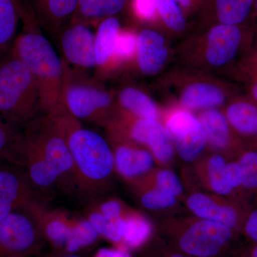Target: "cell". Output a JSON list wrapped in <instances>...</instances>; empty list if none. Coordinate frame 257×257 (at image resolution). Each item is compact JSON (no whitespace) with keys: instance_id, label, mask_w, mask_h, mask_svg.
Returning <instances> with one entry per match:
<instances>
[{"instance_id":"6da1fadb","label":"cell","mask_w":257,"mask_h":257,"mask_svg":"<svg viewBox=\"0 0 257 257\" xmlns=\"http://www.w3.org/2000/svg\"><path fill=\"white\" fill-rule=\"evenodd\" d=\"M20 167L36 189L50 190L63 184L73 190V161L63 134L50 115L37 116L24 127Z\"/></svg>"},{"instance_id":"7a4b0ae2","label":"cell","mask_w":257,"mask_h":257,"mask_svg":"<svg viewBox=\"0 0 257 257\" xmlns=\"http://www.w3.org/2000/svg\"><path fill=\"white\" fill-rule=\"evenodd\" d=\"M49 115L55 119L68 145L74 165L73 190L83 197H97L109 188L115 172L109 142L84 127L64 106Z\"/></svg>"},{"instance_id":"3957f363","label":"cell","mask_w":257,"mask_h":257,"mask_svg":"<svg viewBox=\"0 0 257 257\" xmlns=\"http://www.w3.org/2000/svg\"><path fill=\"white\" fill-rule=\"evenodd\" d=\"M23 31L15 39L10 50L20 59L36 79L42 110L45 114L57 112L62 101L63 61L44 36L31 5L23 6Z\"/></svg>"},{"instance_id":"277c9868","label":"cell","mask_w":257,"mask_h":257,"mask_svg":"<svg viewBox=\"0 0 257 257\" xmlns=\"http://www.w3.org/2000/svg\"><path fill=\"white\" fill-rule=\"evenodd\" d=\"M42 110L36 79L10 50L0 62V113L8 122L25 127Z\"/></svg>"},{"instance_id":"5b68a950","label":"cell","mask_w":257,"mask_h":257,"mask_svg":"<svg viewBox=\"0 0 257 257\" xmlns=\"http://www.w3.org/2000/svg\"><path fill=\"white\" fill-rule=\"evenodd\" d=\"M166 240L189 257H221L239 234L229 226L201 218L172 219L162 225Z\"/></svg>"},{"instance_id":"8992f818","label":"cell","mask_w":257,"mask_h":257,"mask_svg":"<svg viewBox=\"0 0 257 257\" xmlns=\"http://www.w3.org/2000/svg\"><path fill=\"white\" fill-rule=\"evenodd\" d=\"M63 61L62 101L69 114L79 121L106 126L114 111L109 92L94 79Z\"/></svg>"},{"instance_id":"52a82bcc","label":"cell","mask_w":257,"mask_h":257,"mask_svg":"<svg viewBox=\"0 0 257 257\" xmlns=\"http://www.w3.org/2000/svg\"><path fill=\"white\" fill-rule=\"evenodd\" d=\"M45 204L37 198L0 219V257L32 255L44 240L42 213Z\"/></svg>"},{"instance_id":"ba28073f","label":"cell","mask_w":257,"mask_h":257,"mask_svg":"<svg viewBox=\"0 0 257 257\" xmlns=\"http://www.w3.org/2000/svg\"><path fill=\"white\" fill-rule=\"evenodd\" d=\"M116 126L125 138L147 147L159 165L166 167L173 162L175 145L158 120L141 119L124 112L120 115Z\"/></svg>"},{"instance_id":"9c48e42d","label":"cell","mask_w":257,"mask_h":257,"mask_svg":"<svg viewBox=\"0 0 257 257\" xmlns=\"http://www.w3.org/2000/svg\"><path fill=\"white\" fill-rule=\"evenodd\" d=\"M184 204L196 217L221 223L239 234L250 209L247 202L197 191L184 198Z\"/></svg>"},{"instance_id":"30bf717a","label":"cell","mask_w":257,"mask_h":257,"mask_svg":"<svg viewBox=\"0 0 257 257\" xmlns=\"http://www.w3.org/2000/svg\"><path fill=\"white\" fill-rule=\"evenodd\" d=\"M165 128L181 160L187 163L199 160L207 141L198 118L189 111H177L167 119Z\"/></svg>"},{"instance_id":"8fae6325","label":"cell","mask_w":257,"mask_h":257,"mask_svg":"<svg viewBox=\"0 0 257 257\" xmlns=\"http://www.w3.org/2000/svg\"><path fill=\"white\" fill-rule=\"evenodd\" d=\"M108 142L114 155V170L126 183L147 175L154 170L151 152L122 135L107 130Z\"/></svg>"},{"instance_id":"7c38bea8","label":"cell","mask_w":257,"mask_h":257,"mask_svg":"<svg viewBox=\"0 0 257 257\" xmlns=\"http://www.w3.org/2000/svg\"><path fill=\"white\" fill-rule=\"evenodd\" d=\"M58 36L66 62L80 69L96 67L95 35L89 26L69 22Z\"/></svg>"},{"instance_id":"4fadbf2b","label":"cell","mask_w":257,"mask_h":257,"mask_svg":"<svg viewBox=\"0 0 257 257\" xmlns=\"http://www.w3.org/2000/svg\"><path fill=\"white\" fill-rule=\"evenodd\" d=\"M35 189L22 167H0V219L36 199Z\"/></svg>"},{"instance_id":"5bb4252c","label":"cell","mask_w":257,"mask_h":257,"mask_svg":"<svg viewBox=\"0 0 257 257\" xmlns=\"http://www.w3.org/2000/svg\"><path fill=\"white\" fill-rule=\"evenodd\" d=\"M199 122L205 135L207 145L225 157H237L243 150L239 139L234 136V132L220 111L209 109L199 115Z\"/></svg>"},{"instance_id":"9a60e30c","label":"cell","mask_w":257,"mask_h":257,"mask_svg":"<svg viewBox=\"0 0 257 257\" xmlns=\"http://www.w3.org/2000/svg\"><path fill=\"white\" fill-rule=\"evenodd\" d=\"M242 39L240 26L219 24L209 30L206 58L214 67H222L237 54Z\"/></svg>"},{"instance_id":"2e32d148","label":"cell","mask_w":257,"mask_h":257,"mask_svg":"<svg viewBox=\"0 0 257 257\" xmlns=\"http://www.w3.org/2000/svg\"><path fill=\"white\" fill-rule=\"evenodd\" d=\"M137 60L140 70L146 75H154L165 65L168 51L164 37L152 30H144L138 35Z\"/></svg>"},{"instance_id":"e0dca14e","label":"cell","mask_w":257,"mask_h":257,"mask_svg":"<svg viewBox=\"0 0 257 257\" xmlns=\"http://www.w3.org/2000/svg\"><path fill=\"white\" fill-rule=\"evenodd\" d=\"M79 0H32L34 13L40 24L52 35H58L70 21Z\"/></svg>"},{"instance_id":"ac0fdd59","label":"cell","mask_w":257,"mask_h":257,"mask_svg":"<svg viewBox=\"0 0 257 257\" xmlns=\"http://www.w3.org/2000/svg\"><path fill=\"white\" fill-rule=\"evenodd\" d=\"M226 163V157L220 154L199 160L197 172L200 182L211 194L241 201L228 183L225 174Z\"/></svg>"},{"instance_id":"d6986e66","label":"cell","mask_w":257,"mask_h":257,"mask_svg":"<svg viewBox=\"0 0 257 257\" xmlns=\"http://www.w3.org/2000/svg\"><path fill=\"white\" fill-rule=\"evenodd\" d=\"M75 216L68 211L50 209L45 205L42 213V228L45 240L64 251L72 236Z\"/></svg>"},{"instance_id":"ffe728a7","label":"cell","mask_w":257,"mask_h":257,"mask_svg":"<svg viewBox=\"0 0 257 257\" xmlns=\"http://www.w3.org/2000/svg\"><path fill=\"white\" fill-rule=\"evenodd\" d=\"M127 0H79L70 23L89 26L99 25L106 18L122 11Z\"/></svg>"},{"instance_id":"44dd1931","label":"cell","mask_w":257,"mask_h":257,"mask_svg":"<svg viewBox=\"0 0 257 257\" xmlns=\"http://www.w3.org/2000/svg\"><path fill=\"white\" fill-rule=\"evenodd\" d=\"M225 116L234 133L257 140V104L244 100L234 101L228 106Z\"/></svg>"},{"instance_id":"7402d4cb","label":"cell","mask_w":257,"mask_h":257,"mask_svg":"<svg viewBox=\"0 0 257 257\" xmlns=\"http://www.w3.org/2000/svg\"><path fill=\"white\" fill-rule=\"evenodd\" d=\"M225 100L220 88L207 83H194L185 88L181 96V103L189 109H214Z\"/></svg>"},{"instance_id":"603a6c76","label":"cell","mask_w":257,"mask_h":257,"mask_svg":"<svg viewBox=\"0 0 257 257\" xmlns=\"http://www.w3.org/2000/svg\"><path fill=\"white\" fill-rule=\"evenodd\" d=\"M119 32V21L115 17L106 18L98 25L94 44L96 67L104 69L113 60L115 45Z\"/></svg>"},{"instance_id":"cb8c5ba5","label":"cell","mask_w":257,"mask_h":257,"mask_svg":"<svg viewBox=\"0 0 257 257\" xmlns=\"http://www.w3.org/2000/svg\"><path fill=\"white\" fill-rule=\"evenodd\" d=\"M23 6L22 0H0V54L10 50L14 43Z\"/></svg>"},{"instance_id":"d4e9b609","label":"cell","mask_w":257,"mask_h":257,"mask_svg":"<svg viewBox=\"0 0 257 257\" xmlns=\"http://www.w3.org/2000/svg\"><path fill=\"white\" fill-rule=\"evenodd\" d=\"M255 0H210V8L219 24L240 26L251 15Z\"/></svg>"},{"instance_id":"484cf974","label":"cell","mask_w":257,"mask_h":257,"mask_svg":"<svg viewBox=\"0 0 257 257\" xmlns=\"http://www.w3.org/2000/svg\"><path fill=\"white\" fill-rule=\"evenodd\" d=\"M154 227L151 221L139 211L133 209L126 218V228L122 243L120 246L130 250L138 249L152 239Z\"/></svg>"},{"instance_id":"4316f807","label":"cell","mask_w":257,"mask_h":257,"mask_svg":"<svg viewBox=\"0 0 257 257\" xmlns=\"http://www.w3.org/2000/svg\"><path fill=\"white\" fill-rule=\"evenodd\" d=\"M119 102L124 111L141 119H157L156 104L148 95L137 88L125 87L119 94Z\"/></svg>"},{"instance_id":"83f0119b","label":"cell","mask_w":257,"mask_h":257,"mask_svg":"<svg viewBox=\"0 0 257 257\" xmlns=\"http://www.w3.org/2000/svg\"><path fill=\"white\" fill-rule=\"evenodd\" d=\"M128 184L138 197L141 205L147 210L170 211L178 206V198L165 191L139 182H131Z\"/></svg>"},{"instance_id":"f1b7e54d","label":"cell","mask_w":257,"mask_h":257,"mask_svg":"<svg viewBox=\"0 0 257 257\" xmlns=\"http://www.w3.org/2000/svg\"><path fill=\"white\" fill-rule=\"evenodd\" d=\"M18 126L0 118V160L20 167V154L23 132Z\"/></svg>"},{"instance_id":"f546056e","label":"cell","mask_w":257,"mask_h":257,"mask_svg":"<svg viewBox=\"0 0 257 257\" xmlns=\"http://www.w3.org/2000/svg\"><path fill=\"white\" fill-rule=\"evenodd\" d=\"M152 186L172 194L178 199L184 196V186L182 181L173 171L169 168L154 169L150 173L132 182Z\"/></svg>"},{"instance_id":"4dcf8cb0","label":"cell","mask_w":257,"mask_h":257,"mask_svg":"<svg viewBox=\"0 0 257 257\" xmlns=\"http://www.w3.org/2000/svg\"><path fill=\"white\" fill-rule=\"evenodd\" d=\"M100 237L87 218L76 214L72 236L64 252L75 253L94 244Z\"/></svg>"},{"instance_id":"1f68e13d","label":"cell","mask_w":257,"mask_h":257,"mask_svg":"<svg viewBox=\"0 0 257 257\" xmlns=\"http://www.w3.org/2000/svg\"><path fill=\"white\" fill-rule=\"evenodd\" d=\"M242 176L245 197L257 194V150H243L236 159Z\"/></svg>"},{"instance_id":"d6a6232c","label":"cell","mask_w":257,"mask_h":257,"mask_svg":"<svg viewBox=\"0 0 257 257\" xmlns=\"http://www.w3.org/2000/svg\"><path fill=\"white\" fill-rule=\"evenodd\" d=\"M157 15L164 24L174 32L185 28L186 20L183 10L175 0H154Z\"/></svg>"},{"instance_id":"836d02e7","label":"cell","mask_w":257,"mask_h":257,"mask_svg":"<svg viewBox=\"0 0 257 257\" xmlns=\"http://www.w3.org/2000/svg\"><path fill=\"white\" fill-rule=\"evenodd\" d=\"M90 207L103 216L109 219H116L126 216L132 210L133 208L128 207L124 202L115 199L109 198L104 200L92 203Z\"/></svg>"},{"instance_id":"e575fe53","label":"cell","mask_w":257,"mask_h":257,"mask_svg":"<svg viewBox=\"0 0 257 257\" xmlns=\"http://www.w3.org/2000/svg\"><path fill=\"white\" fill-rule=\"evenodd\" d=\"M138 35L132 31H121L115 45L113 60H126L137 52Z\"/></svg>"},{"instance_id":"d590c367","label":"cell","mask_w":257,"mask_h":257,"mask_svg":"<svg viewBox=\"0 0 257 257\" xmlns=\"http://www.w3.org/2000/svg\"><path fill=\"white\" fill-rule=\"evenodd\" d=\"M132 8L137 18L143 21H153L158 17L154 0H132Z\"/></svg>"},{"instance_id":"8d00e7d4","label":"cell","mask_w":257,"mask_h":257,"mask_svg":"<svg viewBox=\"0 0 257 257\" xmlns=\"http://www.w3.org/2000/svg\"><path fill=\"white\" fill-rule=\"evenodd\" d=\"M146 257H189L176 249L165 239H155Z\"/></svg>"},{"instance_id":"74e56055","label":"cell","mask_w":257,"mask_h":257,"mask_svg":"<svg viewBox=\"0 0 257 257\" xmlns=\"http://www.w3.org/2000/svg\"><path fill=\"white\" fill-rule=\"evenodd\" d=\"M241 234L248 243H257V208L248 211L243 221Z\"/></svg>"},{"instance_id":"f35d334b","label":"cell","mask_w":257,"mask_h":257,"mask_svg":"<svg viewBox=\"0 0 257 257\" xmlns=\"http://www.w3.org/2000/svg\"><path fill=\"white\" fill-rule=\"evenodd\" d=\"M94 257H132L130 250L122 246L116 248H102L98 250Z\"/></svg>"},{"instance_id":"ab89813d","label":"cell","mask_w":257,"mask_h":257,"mask_svg":"<svg viewBox=\"0 0 257 257\" xmlns=\"http://www.w3.org/2000/svg\"><path fill=\"white\" fill-rule=\"evenodd\" d=\"M236 257H257V243H248L246 246L240 248Z\"/></svg>"},{"instance_id":"60d3db41","label":"cell","mask_w":257,"mask_h":257,"mask_svg":"<svg viewBox=\"0 0 257 257\" xmlns=\"http://www.w3.org/2000/svg\"><path fill=\"white\" fill-rule=\"evenodd\" d=\"M182 10H191L197 8L204 0H175Z\"/></svg>"},{"instance_id":"b9f144b4","label":"cell","mask_w":257,"mask_h":257,"mask_svg":"<svg viewBox=\"0 0 257 257\" xmlns=\"http://www.w3.org/2000/svg\"><path fill=\"white\" fill-rule=\"evenodd\" d=\"M254 79L255 80L251 84V92L255 100L257 101V77H255Z\"/></svg>"},{"instance_id":"7bdbcfd3","label":"cell","mask_w":257,"mask_h":257,"mask_svg":"<svg viewBox=\"0 0 257 257\" xmlns=\"http://www.w3.org/2000/svg\"><path fill=\"white\" fill-rule=\"evenodd\" d=\"M50 257H81L79 256V255L76 254V253H59V254L53 255V256H51Z\"/></svg>"},{"instance_id":"ee69618b","label":"cell","mask_w":257,"mask_h":257,"mask_svg":"<svg viewBox=\"0 0 257 257\" xmlns=\"http://www.w3.org/2000/svg\"><path fill=\"white\" fill-rule=\"evenodd\" d=\"M254 8H255V9H256V12H257V0H255Z\"/></svg>"},{"instance_id":"f6af8a7d","label":"cell","mask_w":257,"mask_h":257,"mask_svg":"<svg viewBox=\"0 0 257 257\" xmlns=\"http://www.w3.org/2000/svg\"><path fill=\"white\" fill-rule=\"evenodd\" d=\"M221 257H224V256H221Z\"/></svg>"}]
</instances>
